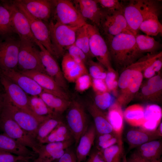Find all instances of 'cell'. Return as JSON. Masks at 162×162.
<instances>
[{
    "instance_id": "cell-1",
    "label": "cell",
    "mask_w": 162,
    "mask_h": 162,
    "mask_svg": "<svg viewBox=\"0 0 162 162\" xmlns=\"http://www.w3.org/2000/svg\"><path fill=\"white\" fill-rule=\"evenodd\" d=\"M105 40L111 61L117 69L123 71L142 55L134 35L121 33L113 36L106 35Z\"/></svg>"
},
{
    "instance_id": "cell-2",
    "label": "cell",
    "mask_w": 162,
    "mask_h": 162,
    "mask_svg": "<svg viewBox=\"0 0 162 162\" xmlns=\"http://www.w3.org/2000/svg\"><path fill=\"white\" fill-rule=\"evenodd\" d=\"M48 24L55 57L56 58L62 57L68 48L74 44L76 31L80 27L54 22L52 20Z\"/></svg>"
},
{
    "instance_id": "cell-3",
    "label": "cell",
    "mask_w": 162,
    "mask_h": 162,
    "mask_svg": "<svg viewBox=\"0 0 162 162\" xmlns=\"http://www.w3.org/2000/svg\"><path fill=\"white\" fill-rule=\"evenodd\" d=\"M17 70L19 71L34 70L46 74L40 57V50L35 43L20 39Z\"/></svg>"
},
{
    "instance_id": "cell-4",
    "label": "cell",
    "mask_w": 162,
    "mask_h": 162,
    "mask_svg": "<svg viewBox=\"0 0 162 162\" xmlns=\"http://www.w3.org/2000/svg\"><path fill=\"white\" fill-rule=\"evenodd\" d=\"M0 116L11 119L23 130L36 138L38 128L43 122L14 105L6 94Z\"/></svg>"
},
{
    "instance_id": "cell-5",
    "label": "cell",
    "mask_w": 162,
    "mask_h": 162,
    "mask_svg": "<svg viewBox=\"0 0 162 162\" xmlns=\"http://www.w3.org/2000/svg\"><path fill=\"white\" fill-rule=\"evenodd\" d=\"M66 116V125L77 146L88 127V119L85 107L78 100L71 101Z\"/></svg>"
},
{
    "instance_id": "cell-6",
    "label": "cell",
    "mask_w": 162,
    "mask_h": 162,
    "mask_svg": "<svg viewBox=\"0 0 162 162\" xmlns=\"http://www.w3.org/2000/svg\"><path fill=\"white\" fill-rule=\"evenodd\" d=\"M52 16L56 22L74 27H80L87 23L74 4L68 0H53Z\"/></svg>"
},
{
    "instance_id": "cell-7",
    "label": "cell",
    "mask_w": 162,
    "mask_h": 162,
    "mask_svg": "<svg viewBox=\"0 0 162 162\" xmlns=\"http://www.w3.org/2000/svg\"><path fill=\"white\" fill-rule=\"evenodd\" d=\"M87 31L89 38V50L92 54L106 68L107 71L115 70L112 66L107 44L100 34L98 27L88 23Z\"/></svg>"
},
{
    "instance_id": "cell-8",
    "label": "cell",
    "mask_w": 162,
    "mask_h": 162,
    "mask_svg": "<svg viewBox=\"0 0 162 162\" xmlns=\"http://www.w3.org/2000/svg\"><path fill=\"white\" fill-rule=\"evenodd\" d=\"M0 128L8 136L38 153L42 144L11 119L0 116Z\"/></svg>"
},
{
    "instance_id": "cell-9",
    "label": "cell",
    "mask_w": 162,
    "mask_h": 162,
    "mask_svg": "<svg viewBox=\"0 0 162 162\" xmlns=\"http://www.w3.org/2000/svg\"><path fill=\"white\" fill-rule=\"evenodd\" d=\"M13 1L27 18L34 37L55 57L48 23L32 16L21 2L20 0H13Z\"/></svg>"
},
{
    "instance_id": "cell-10",
    "label": "cell",
    "mask_w": 162,
    "mask_h": 162,
    "mask_svg": "<svg viewBox=\"0 0 162 162\" xmlns=\"http://www.w3.org/2000/svg\"><path fill=\"white\" fill-rule=\"evenodd\" d=\"M153 0H131L123 5V12L128 25L135 36Z\"/></svg>"
},
{
    "instance_id": "cell-11",
    "label": "cell",
    "mask_w": 162,
    "mask_h": 162,
    "mask_svg": "<svg viewBox=\"0 0 162 162\" xmlns=\"http://www.w3.org/2000/svg\"><path fill=\"white\" fill-rule=\"evenodd\" d=\"M104 14L100 27L106 35L113 36L121 33L134 35L128 25L124 15L123 9L120 10L104 9Z\"/></svg>"
},
{
    "instance_id": "cell-12",
    "label": "cell",
    "mask_w": 162,
    "mask_h": 162,
    "mask_svg": "<svg viewBox=\"0 0 162 162\" xmlns=\"http://www.w3.org/2000/svg\"><path fill=\"white\" fill-rule=\"evenodd\" d=\"M10 12L11 23L14 30L20 39H25L37 44L38 41L34 36L28 21L13 0H1Z\"/></svg>"
},
{
    "instance_id": "cell-13",
    "label": "cell",
    "mask_w": 162,
    "mask_h": 162,
    "mask_svg": "<svg viewBox=\"0 0 162 162\" xmlns=\"http://www.w3.org/2000/svg\"><path fill=\"white\" fill-rule=\"evenodd\" d=\"M20 43L17 34L0 41V69L17 70Z\"/></svg>"
},
{
    "instance_id": "cell-14",
    "label": "cell",
    "mask_w": 162,
    "mask_h": 162,
    "mask_svg": "<svg viewBox=\"0 0 162 162\" xmlns=\"http://www.w3.org/2000/svg\"><path fill=\"white\" fill-rule=\"evenodd\" d=\"M0 82L9 100L20 109L38 119L29 107L28 94L19 86L0 73Z\"/></svg>"
},
{
    "instance_id": "cell-15",
    "label": "cell",
    "mask_w": 162,
    "mask_h": 162,
    "mask_svg": "<svg viewBox=\"0 0 162 162\" xmlns=\"http://www.w3.org/2000/svg\"><path fill=\"white\" fill-rule=\"evenodd\" d=\"M37 45L40 50L41 60L46 74L59 86L67 91L68 86L67 81L56 58L39 42Z\"/></svg>"
},
{
    "instance_id": "cell-16",
    "label": "cell",
    "mask_w": 162,
    "mask_h": 162,
    "mask_svg": "<svg viewBox=\"0 0 162 162\" xmlns=\"http://www.w3.org/2000/svg\"><path fill=\"white\" fill-rule=\"evenodd\" d=\"M161 9L160 1L153 0L139 30L149 36H156L159 34H162V25L158 18Z\"/></svg>"
},
{
    "instance_id": "cell-17",
    "label": "cell",
    "mask_w": 162,
    "mask_h": 162,
    "mask_svg": "<svg viewBox=\"0 0 162 162\" xmlns=\"http://www.w3.org/2000/svg\"><path fill=\"white\" fill-rule=\"evenodd\" d=\"M0 73L30 96H39L43 91L42 88L33 79L17 70L0 69Z\"/></svg>"
},
{
    "instance_id": "cell-18",
    "label": "cell",
    "mask_w": 162,
    "mask_h": 162,
    "mask_svg": "<svg viewBox=\"0 0 162 162\" xmlns=\"http://www.w3.org/2000/svg\"><path fill=\"white\" fill-rule=\"evenodd\" d=\"M19 72L33 79L42 88L43 91L70 100L69 95L67 91L59 86L47 74L34 70Z\"/></svg>"
},
{
    "instance_id": "cell-19",
    "label": "cell",
    "mask_w": 162,
    "mask_h": 162,
    "mask_svg": "<svg viewBox=\"0 0 162 162\" xmlns=\"http://www.w3.org/2000/svg\"><path fill=\"white\" fill-rule=\"evenodd\" d=\"M73 139L49 143L40 146L37 158L33 162H52L59 159L71 146Z\"/></svg>"
},
{
    "instance_id": "cell-20",
    "label": "cell",
    "mask_w": 162,
    "mask_h": 162,
    "mask_svg": "<svg viewBox=\"0 0 162 162\" xmlns=\"http://www.w3.org/2000/svg\"><path fill=\"white\" fill-rule=\"evenodd\" d=\"M29 13L36 18L48 23L52 17L53 0H20Z\"/></svg>"
},
{
    "instance_id": "cell-21",
    "label": "cell",
    "mask_w": 162,
    "mask_h": 162,
    "mask_svg": "<svg viewBox=\"0 0 162 162\" xmlns=\"http://www.w3.org/2000/svg\"><path fill=\"white\" fill-rule=\"evenodd\" d=\"M74 2L75 6L85 19L90 20L98 27H100L104 10L99 7L96 0H76Z\"/></svg>"
},
{
    "instance_id": "cell-22",
    "label": "cell",
    "mask_w": 162,
    "mask_h": 162,
    "mask_svg": "<svg viewBox=\"0 0 162 162\" xmlns=\"http://www.w3.org/2000/svg\"><path fill=\"white\" fill-rule=\"evenodd\" d=\"M143 69L136 70L133 74L126 88L120 92L116 100L122 107L130 103L139 91L143 78L142 72Z\"/></svg>"
},
{
    "instance_id": "cell-23",
    "label": "cell",
    "mask_w": 162,
    "mask_h": 162,
    "mask_svg": "<svg viewBox=\"0 0 162 162\" xmlns=\"http://www.w3.org/2000/svg\"><path fill=\"white\" fill-rule=\"evenodd\" d=\"M161 137L157 130L150 131L140 128L130 129L126 136V141L129 146V150L136 148L150 141L161 139Z\"/></svg>"
},
{
    "instance_id": "cell-24",
    "label": "cell",
    "mask_w": 162,
    "mask_h": 162,
    "mask_svg": "<svg viewBox=\"0 0 162 162\" xmlns=\"http://www.w3.org/2000/svg\"><path fill=\"white\" fill-rule=\"evenodd\" d=\"M61 65L64 77L69 82H75L80 76L88 74L86 66L77 63L67 52L62 57Z\"/></svg>"
},
{
    "instance_id": "cell-25",
    "label": "cell",
    "mask_w": 162,
    "mask_h": 162,
    "mask_svg": "<svg viewBox=\"0 0 162 162\" xmlns=\"http://www.w3.org/2000/svg\"><path fill=\"white\" fill-rule=\"evenodd\" d=\"M0 151L24 157H34L36 153L4 133L0 134Z\"/></svg>"
},
{
    "instance_id": "cell-26",
    "label": "cell",
    "mask_w": 162,
    "mask_h": 162,
    "mask_svg": "<svg viewBox=\"0 0 162 162\" xmlns=\"http://www.w3.org/2000/svg\"><path fill=\"white\" fill-rule=\"evenodd\" d=\"M96 135L94 125L92 124L80 137L76 146V154L77 162L84 160L89 154Z\"/></svg>"
},
{
    "instance_id": "cell-27",
    "label": "cell",
    "mask_w": 162,
    "mask_h": 162,
    "mask_svg": "<svg viewBox=\"0 0 162 162\" xmlns=\"http://www.w3.org/2000/svg\"><path fill=\"white\" fill-rule=\"evenodd\" d=\"M87 108L93 119L97 135L114 132L106 115L98 108L93 102L88 104Z\"/></svg>"
},
{
    "instance_id": "cell-28",
    "label": "cell",
    "mask_w": 162,
    "mask_h": 162,
    "mask_svg": "<svg viewBox=\"0 0 162 162\" xmlns=\"http://www.w3.org/2000/svg\"><path fill=\"white\" fill-rule=\"evenodd\" d=\"M135 98L145 102L156 104L160 103L162 99V79L151 85L145 84L141 86Z\"/></svg>"
},
{
    "instance_id": "cell-29",
    "label": "cell",
    "mask_w": 162,
    "mask_h": 162,
    "mask_svg": "<svg viewBox=\"0 0 162 162\" xmlns=\"http://www.w3.org/2000/svg\"><path fill=\"white\" fill-rule=\"evenodd\" d=\"M114 133L122 141L124 128V115L122 107L116 100L108 109L106 115Z\"/></svg>"
},
{
    "instance_id": "cell-30",
    "label": "cell",
    "mask_w": 162,
    "mask_h": 162,
    "mask_svg": "<svg viewBox=\"0 0 162 162\" xmlns=\"http://www.w3.org/2000/svg\"><path fill=\"white\" fill-rule=\"evenodd\" d=\"M136 148L135 152L145 159L151 160L161 159L162 143L160 139L147 142Z\"/></svg>"
},
{
    "instance_id": "cell-31",
    "label": "cell",
    "mask_w": 162,
    "mask_h": 162,
    "mask_svg": "<svg viewBox=\"0 0 162 162\" xmlns=\"http://www.w3.org/2000/svg\"><path fill=\"white\" fill-rule=\"evenodd\" d=\"M150 53L141 57L136 62L126 68L122 71L118 80V86L120 91L124 90L134 73L137 70L144 69L149 60Z\"/></svg>"
},
{
    "instance_id": "cell-32",
    "label": "cell",
    "mask_w": 162,
    "mask_h": 162,
    "mask_svg": "<svg viewBox=\"0 0 162 162\" xmlns=\"http://www.w3.org/2000/svg\"><path fill=\"white\" fill-rule=\"evenodd\" d=\"M28 100L32 111L41 121H44L50 117L58 115L47 105L39 96H28Z\"/></svg>"
},
{
    "instance_id": "cell-33",
    "label": "cell",
    "mask_w": 162,
    "mask_h": 162,
    "mask_svg": "<svg viewBox=\"0 0 162 162\" xmlns=\"http://www.w3.org/2000/svg\"><path fill=\"white\" fill-rule=\"evenodd\" d=\"M39 96L56 114H61L70 106L71 101L43 91Z\"/></svg>"
},
{
    "instance_id": "cell-34",
    "label": "cell",
    "mask_w": 162,
    "mask_h": 162,
    "mask_svg": "<svg viewBox=\"0 0 162 162\" xmlns=\"http://www.w3.org/2000/svg\"><path fill=\"white\" fill-rule=\"evenodd\" d=\"M144 106L136 104L128 106L123 112L124 119L130 125L140 127L144 121Z\"/></svg>"
},
{
    "instance_id": "cell-35",
    "label": "cell",
    "mask_w": 162,
    "mask_h": 162,
    "mask_svg": "<svg viewBox=\"0 0 162 162\" xmlns=\"http://www.w3.org/2000/svg\"><path fill=\"white\" fill-rule=\"evenodd\" d=\"M15 34L10 12L0 1V41Z\"/></svg>"
},
{
    "instance_id": "cell-36",
    "label": "cell",
    "mask_w": 162,
    "mask_h": 162,
    "mask_svg": "<svg viewBox=\"0 0 162 162\" xmlns=\"http://www.w3.org/2000/svg\"><path fill=\"white\" fill-rule=\"evenodd\" d=\"M135 36L137 48L142 54L146 52L154 53L161 47L160 43L149 36L137 34Z\"/></svg>"
},
{
    "instance_id": "cell-37",
    "label": "cell",
    "mask_w": 162,
    "mask_h": 162,
    "mask_svg": "<svg viewBox=\"0 0 162 162\" xmlns=\"http://www.w3.org/2000/svg\"><path fill=\"white\" fill-rule=\"evenodd\" d=\"M73 138L67 125L62 122L40 142L44 144L64 141Z\"/></svg>"
},
{
    "instance_id": "cell-38",
    "label": "cell",
    "mask_w": 162,
    "mask_h": 162,
    "mask_svg": "<svg viewBox=\"0 0 162 162\" xmlns=\"http://www.w3.org/2000/svg\"><path fill=\"white\" fill-rule=\"evenodd\" d=\"M87 23L77 29L74 44L82 50L89 59L94 57L89 50V38L87 31Z\"/></svg>"
},
{
    "instance_id": "cell-39",
    "label": "cell",
    "mask_w": 162,
    "mask_h": 162,
    "mask_svg": "<svg viewBox=\"0 0 162 162\" xmlns=\"http://www.w3.org/2000/svg\"><path fill=\"white\" fill-rule=\"evenodd\" d=\"M58 115L50 117L41 122L37 133L36 139L40 143L62 122L57 118Z\"/></svg>"
},
{
    "instance_id": "cell-40",
    "label": "cell",
    "mask_w": 162,
    "mask_h": 162,
    "mask_svg": "<svg viewBox=\"0 0 162 162\" xmlns=\"http://www.w3.org/2000/svg\"><path fill=\"white\" fill-rule=\"evenodd\" d=\"M100 151L105 162H121L125 154L123 145L118 143Z\"/></svg>"
},
{
    "instance_id": "cell-41",
    "label": "cell",
    "mask_w": 162,
    "mask_h": 162,
    "mask_svg": "<svg viewBox=\"0 0 162 162\" xmlns=\"http://www.w3.org/2000/svg\"><path fill=\"white\" fill-rule=\"evenodd\" d=\"M162 117V110L156 104H151L144 107V121H150L160 123Z\"/></svg>"
},
{
    "instance_id": "cell-42",
    "label": "cell",
    "mask_w": 162,
    "mask_h": 162,
    "mask_svg": "<svg viewBox=\"0 0 162 162\" xmlns=\"http://www.w3.org/2000/svg\"><path fill=\"white\" fill-rule=\"evenodd\" d=\"M87 64L88 65V74L92 79H105L107 71L103 65L91 59L88 60Z\"/></svg>"
},
{
    "instance_id": "cell-43",
    "label": "cell",
    "mask_w": 162,
    "mask_h": 162,
    "mask_svg": "<svg viewBox=\"0 0 162 162\" xmlns=\"http://www.w3.org/2000/svg\"><path fill=\"white\" fill-rule=\"evenodd\" d=\"M112 96L109 92L96 94L93 101L95 105L103 111L108 109L112 103Z\"/></svg>"
},
{
    "instance_id": "cell-44",
    "label": "cell",
    "mask_w": 162,
    "mask_h": 162,
    "mask_svg": "<svg viewBox=\"0 0 162 162\" xmlns=\"http://www.w3.org/2000/svg\"><path fill=\"white\" fill-rule=\"evenodd\" d=\"M67 52L75 62L79 65L86 66L89 59L86 54L74 44L69 47Z\"/></svg>"
},
{
    "instance_id": "cell-45",
    "label": "cell",
    "mask_w": 162,
    "mask_h": 162,
    "mask_svg": "<svg viewBox=\"0 0 162 162\" xmlns=\"http://www.w3.org/2000/svg\"><path fill=\"white\" fill-rule=\"evenodd\" d=\"M92 78L88 74L83 75L75 82V89L78 92H83L92 86Z\"/></svg>"
},
{
    "instance_id": "cell-46",
    "label": "cell",
    "mask_w": 162,
    "mask_h": 162,
    "mask_svg": "<svg viewBox=\"0 0 162 162\" xmlns=\"http://www.w3.org/2000/svg\"><path fill=\"white\" fill-rule=\"evenodd\" d=\"M117 74L115 70L107 71L104 79L105 82L109 92H115L118 86Z\"/></svg>"
},
{
    "instance_id": "cell-47",
    "label": "cell",
    "mask_w": 162,
    "mask_h": 162,
    "mask_svg": "<svg viewBox=\"0 0 162 162\" xmlns=\"http://www.w3.org/2000/svg\"><path fill=\"white\" fill-rule=\"evenodd\" d=\"M98 4L104 9L109 10H122L123 5L117 0H96Z\"/></svg>"
},
{
    "instance_id": "cell-48",
    "label": "cell",
    "mask_w": 162,
    "mask_h": 162,
    "mask_svg": "<svg viewBox=\"0 0 162 162\" xmlns=\"http://www.w3.org/2000/svg\"><path fill=\"white\" fill-rule=\"evenodd\" d=\"M33 157L17 156L10 153L0 151V162H16L19 160L29 161Z\"/></svg>"
},
{
    "instance_id": "cell-49",
    "label": "cell",
    "mask_w": 162,
    "mask_h": 162,
    "mask_svg": "<svg viewBox=\"0 0 162 162\" xmlns=\"http://www.w3.org/2000/svg\"><path fill=\"white\" fill-rule=\"evenodd\" d=\"M157 53L151 54L149 61L142 72L143 77L148 79L155 75L156 72L154 69L152 62Z\"/></svg>"
},
{
    "instance_id": "cell-50",
    "label": "cell",
    "mask_w": 162,
    "mask_h": 162,
    "mask_svg": "<svg viewBox=\"0 0 162 162\" xmlns=\"http://www.w3.org/2000/svg\"><path fill=\"white\" fill-rule=\"evenodd\" d=\"M91 86L95 94L109 92L104 80L92 79Z\"/></svg>"
},
{
    "instance_id": "cell-51",
    "label": "cell",
    "mask_w": 162,
    "mask_h": 162,
    "mask_svg": "<svg viewBox=\"0 0 162 162\" xmlns=\"http://www.w3.org/2000/svg\"><path fill=\"white\" fill-rule=\"evenodd\" d=\"M58 160V162H77L76 153L69 148L66 150L64 154Z\"/></svg>"
},
{
    "instance_id": "cell-52",
    "label": "cell",
    "mask_w": 162,
    "mask_h": 162,
    "mask_svg": "<svg viewBox=\"0 0 162 162\" xmlns=\"http://www.w3.org/2000/svg\"><path fill=\"white\" fill-rule=\"evenodd\" d=\"M127 161L128 162H161V159L155 160H147L141 157L135 151L127 158Z\"/></svg>"
},
{
    "instance_id": "cell-53",
    "label": "cell",
    "mask_w": 162,
    "mask_h": 162,
    "mask_svg": "<svg viewBox=\"0 0 162 162\" xmlns=\"http://www.w3.org/2000/svg\"><path fill=\"white\" fill-rule=\"evenodd\" d=\"M86 162H105L99 150L92 152Z\"/></svg>"
},
{
    "instance_id": "cell-54",
    "label": "cell",
    "mask_w": 162,
    "mask_h": 162,
    "mask_svg": "<svg viewBox=\"0 0 162 162\" xmlns=\"http://www.w3.org/2000/svg\"><path fill=\"white\" fill-rule=\"evenodd\" d=\"M158 73L157 74L148 79L145 84L147 85H153L162 79L160 71L158 72Z\"/></svg>"
},
{
    "instance_id": "cell-55",
    "label": "cell",
    "mask_w": 162,
    "mask_h": 162,
    "mask_svg": "<svg viewBox=\"0 0 162 162\" xmlns=\"http://www.w3.org/2000/svg\"><path fill=\"white\" fill-rule=\"evenodd\" d=\"M6 97L5 93L0 92V113L3 108Z\"/></svg>"
},
{
    "instance_id": "cell-56",
    "label": "cell",
    "mask_w": 162,
    "mask_h": 162,
    "mask_svg": "<svg viewBox=\"0 0 162 162\" xmlns=\"http://www.w3.org/2000/svg\"><path fill=\"white\" fill-rule=\"evenodd\" d=\"M160 135L162 136V122L159 124L157 129H156Z\"/></svg>"
},
{
    "instance_id": "cell-57",
    "label": "cell",
    "mask_w": 162,
    "mask_h": 162,
    "mask_svg": "<svg viewBox=\"0 0 162 162\" xmlns=\"http://www.w3.org/2000/svg\"><path fill=\"white\" fill-rule=\"evenodd\" d=\"M121 162H127V158L126 154L124 155Z\"/></svg>"
},
{
    "instance_id": "cell-58",
    "label": "cell",
    "mask_w": 162,
    "mask_h": 162,
    "mask_svg": "<svg viewBox=\"0 0 162 162\" xmlns=\"http://www.w3.org/2000/svg\"><path fill=\"white\" fill-rule=\"evenodd\" d=\"M16 162H29V161L21 160H19Z\"/></svg>"
},
{
    "instance_id": "cell-59",
    "label": "cell",
    "mask_w": 162,
    "mask_h": 162,
    "mask_svg": "<svg viewBox=\"0 0 162 162\" xmlns=\"http://www.w3.org/2000/svg\"><path fill=\"white\" fill-rule=\"evenodd\" d=\"M127 162H128V161H127Z\"/></svg>"
}]
</instances>
